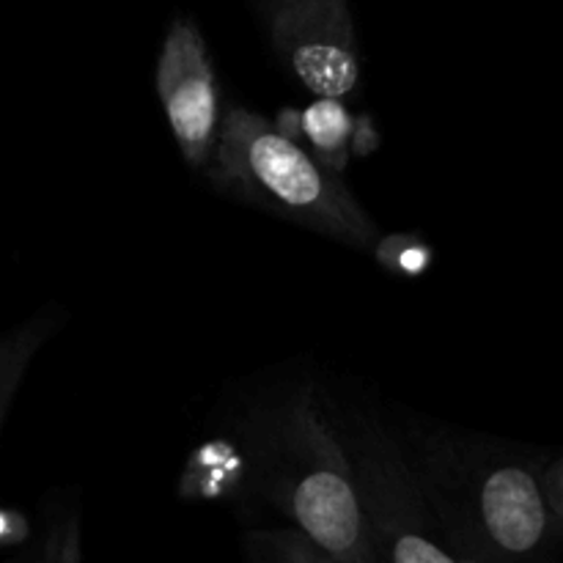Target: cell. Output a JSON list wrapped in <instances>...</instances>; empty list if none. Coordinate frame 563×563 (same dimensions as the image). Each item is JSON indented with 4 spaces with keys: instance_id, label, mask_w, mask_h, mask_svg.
I'll list each match as a JSON object with an SVG mask.
<instances>
[{
    "instance_id": "obj_4",
    "label": "cell",
    "mask_w": 563,
    "mask_h": 563,
    "mask_svg": "<svg viewBox=\"0 0 563 563\" xmlns=\"http://www.w3.org/2000/svg\"><path fill=\"white\" fill-rule=\"evenodd\" d=\"M328 412L355 465L374 563H471L440 533L399 434L368 412Z\"/></svg>"
},
{
    "instance_id": "obj_8",
    "label": "cell",
    "mask_w": 563,
    "mask_h": 563,
    "mask_svg": "<svg viewBox=\"0 0 563 563\" xmlns=\"http://www.w3.org/2000/svg\"><path fill=\"white\" fill-rule=\"evenodd\" d=\"M60 322H64V313L47 308L0 335V432H3V423L20 394L27 368L44 350V344L64 328Z\"/></svg>"
},
{
    "instance_id": "obj_7",
    "label": "cell",
    "mask_w": 563,
    "mask_h": 563,
    "mask_svg": "<svg viewBox=\"0 0 563 563\" xmlns=\"http://www.w3.org/2000/svg\"><path fill=\"white\" fill-rule=\"evenodd\" d=\"M295 119L302 135L300 143L317 157V163L330 174H344L357 148L355 137L361 132L344 99L313 97L306 110H297Z\"/></svg>"
},
{
    "instance_id": "obj_9",
    "label": "cell",
    "mask_w": 563,
    "mask_h": 563,
    "mask_svg": "<svg viewBox=\"0 0 563 563\" xmlns=\"http://www.w3.org/2000/svg\"><path fill=\"white\" fill-rule=\"evenodd\" d=\"M242 563H341L297 528H256L242 537Z\"/></svg>"
},
{
    "instance_id": "obj_3",
    "label": "cell",
    "mask_w": 563,
    "mask_h": 563,
    "mask_svg": "<svg viewBox=\"0 0 563 563\" xmlns=\"http://www.w3.org/2000/svg\"><path fill=\"white\" fill-rule=\"evenodd\" d=\"M229 196L253 203L289 223L372 251L379 229L341 176L330 174L311 152L264 115L229 104L220 119L212 157L203 168Z\"/></svg>"
},
{
    "instance_id": "obj_1",
    "label": "cell",
    "mask_w": 563,
    "mask_h": 563,
    "mask_svg": "<svg viewBox=\"0 0 563 563\" xmlns=\"http://www.w3.org/2000/svg\"><path fill=\"white\" fill-rule=\"evenodd\" d=\"M399 438L440 533L462 559L559 561L563 522L544 493L548 460L412 416Z\"/></svg>"
},
{
    "instance_id": "obj_11",
    "label": "cell",
    "mask_w": 563,
    "mask_h": 563,
    "mask_svg": "<svg viewBox=\"0 0 563 563\" xmlns=\"http://www.w3.org/2000/svg\"><path fill=\"white\" fill-rule=\"evenodd\" d=\"M33 563H82V528L77 509L55 511Z\"/></svg>"
},
{
    "instance_id": "obj_2",
    "label": "cell",
    "mask_w": 563,
    "mask_h": 563,
    "mask_svg": "<svg viewBox=\"0 0 563 563\" xmlns=\"http://www.w3.org/2000/svg\"><path fill=\"white\" fill-rule=\"evenodd\" d=\"M234 449L262 504L341 563H374L355 465L317 385L258 401L236 423Z\"/></svg>"
},
{
    "instance_id": "obj_12",
    "label": "cell",
    "mask_w": 563,
    "mask_h": 563,
    "mask_svg": "<svg viewBox=\"0 0 563 563\" xmlns=\"http://www.w3.org/2000/svg\"><path fill=\"white\" fill-rule=\"evenodd\" d=\"M542 478H544V493H548L550 506H553L555 517L563 522V456L544 462Z\"/></svg>"
},
{
    "instance_id": "obj_6",
    "label": "cell",
    "mask_w": 563,
    "mask_h": 563,
    "mask_svg": "<svg viewBox=\"0 0 563 563\" xmlns=\"http://www.w3.org/2000/svg\"><path fill=\"white\" fill-rule=\"evenodd\" d=\"M154 80L181 157L192 170H203L218 141L223 108L207 42L190 16L170 22Z\"/></svg>"
},
{
    "instance_id": "obj_5",
    "label": "cell",
    "mask_w": 563,
    "mask_h": 563,
    "mask_svg": "<svg viewBox=\"0 0 563 563\" xmlns=\"http://www.w3.org/2000/svg\"><path fill=\"white\" fill-rule=\"evenodd\" d=\"M269 38L280 64L313 97H350L361 80L350 0H278Z\"/></svg>"
},
{
    "instance_id": "obj_10",
    "label": "cell",
    "mask_w": 563,
    "mask_h": 563,
    "mask_svg": "<svg viewBox=\"0 0 563 563\" xmlns=\"http://www.w3.org/2000/svg\"><path fill=\"white\" fill-rule=\"evenodd\" d=\"M372 253L379 262V267L399 275V278H418L432 264V247L418 234H379Z\"/></svg>"
},
{
    "instance_id": "obj_13",
    "label": "cell",
    "mask_w": 563,
    "mask_h": 563,
    "mask_svg": "<svg viewBox=\"0 0 563 563\" xmlns=\"http://www.w3.org/2000/svg\"><path fill=\"white\" fill-rule=\"evenodd\" d=\"M258 3H262L264 14H269V9H273V5H275V3H278V0H258Z\"/></svg>"
}]
</instances>
